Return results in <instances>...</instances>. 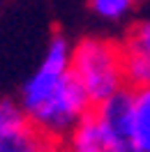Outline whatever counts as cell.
Masks as SVG:
<instances>
[{
  "label": "cell",
  "instance_id": "ba28073f",
  "mask_svg": "<svg viewBox=\"0 0 150 152\" xmlns=\"http://www.w3.org/2000/svg\"><path fill=\"white\" fill-rule=\"evenodd\" d=\"M139 5V0H90L93 12L104 21H120Z\"/></svg>",
  "mask_w": 150,
  "mask_h": 152
},
{
  "label": "cell",
  "instance_id": "8992f818",
  "mask_svg": "<svg viewBox=\"0 0 150 152\" xmlns=\"http://www.w3.org/2000/svg\"><path fill=\"white\" fill-rule=\"evenodd\" d=\"M132 99V118H134V132L139 141L141 152H150V86L129 90Z\"/></svg>",
  "mask_w": 150,
  "mask_h": 152
},
{
  "label": "cell",
  "instance_id": "3957f363",
  "mask_svg": "<svg viewBox=\"0 0 150 152\" xmlns=\"http://www.w3.org/2000/svg\"><path fill=\"white\" fill-rule=\"evenodd\" d=\"M49 143L19 102L0 99V152H42Z\"/></svg>",
  "mask_w": 150,
  "mask_h": 152
},
{
  "label": "cell",
  "instance_id": "7a4b0ae2",
  "mask_svg": "<svg viewBox=\"0 0 150 152\" xmlns=\"http://www.w3.org/2000/svg\"><path fill=\"white\" fill-rule=\"evenodd\" d=\"M125 48L111 39L85 37L72 46V76L83 88L90 104L99 106L109 97L125 90V69H122Z\"/></svg>",
  "mask_w": 150,
  "mask_h": 152
},
{
  "label": "cell",
  "instance_id": "30bf717a",
  "mask_svg": "<svg viewBox=\"0 0 150 152\" xmlns=\"http://www.w3.org/2000/svg\"><path fill=\"white\" fill-rule=\"evenodd\" d=\"M42 152H65V150H62V145H60V143L51 141V143H49V145H46V148H44Z\"/></svg>",
  "mask_w": 150,
  "mask_h": 152
},
{
  "label": "cell",
  "instance_id": "277c9868",
  "mask_svg": "<svg viewBox=\"0 0 150 152\" xmlns=\"http://www.w3.org/2000/svg\"><path fill=\"white\" fill-rule=\"evenodd\" d=\"M95 113L106 132L113 152H141L136 132H134L129 90H122L118 95L109 97L106 102H102L99 106H95Z\"/></svg>",
  "mask_w": 150,
  "mask_h": 152
},
{
  "label": "cell",
  "instance_id": "9c48e42d",
  "mask_svg": "<svg viewBox=\"0 0 150 152\" xmlns=\"http://www.w3.org/2000/svg\"><path fill=\"white\" fill-rule=\"evenodd\" d=\"M125 44H127V46H134V48H141L143 53H148V56H150V21H141V23H136V26L129 30Z\"/></svg>",
  "mask_w": 150,
  "mask_h": 152
},
{
  "label": "cell",
  "instance_id": "52a82bcc",
  "mask_svg": "<svg viewBox=\"0 0 150 152\" xmlns=\"http://www.w3.org/2000/svg\"><path fill=\"white\" fill-rule=\"evenodd\" d=\"M122 48H125V58H122L125 86L129 90L150 86V56L143 53L141 48L127 46V44H122Z\"/></svg>",
  "mask_w": 150,
  "mask_h": 152
},
{
  "label": "cell",
  "instance_id": "6da1fadb",
  "mask_svg": "<svg viewBox=\"0 0 150 152\" xmlns=\"http://www.w3.org/2000/svg\"><path fill=\"white\" fill-rule=\"evenodd\" d=\"M72 44L62 35L51 37L37 69L21 88L19 104L49 141L60 143L95 106L72 76Z\"/></svg>",
  "mask_w": 150,
  "mask_h": 152
},
{
  "label": "cell",
  "instance_id": "5b68a950",
  "mask_svg": "<svg viewBox=\"0 0 150 152\" xmlns=\"http://www.w3.org/2000/svg\"><path fill=\"white\" fill-rule=\"evenodd\" d=\"M65 152H113L95 108L60 141Z\"/></svg>",
  "mask_w": 150,
  "mask_h": 152
}]
</instances>
